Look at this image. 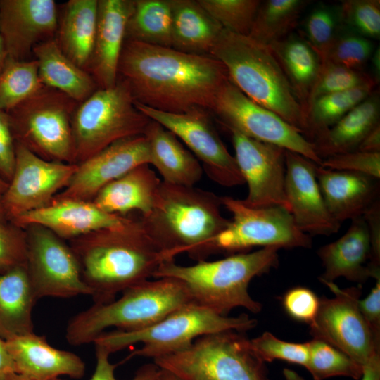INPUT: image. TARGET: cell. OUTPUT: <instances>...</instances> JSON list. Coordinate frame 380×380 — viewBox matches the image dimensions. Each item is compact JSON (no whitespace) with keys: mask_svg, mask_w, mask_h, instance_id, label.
I'll return each instance as SVG.
<instances>
[{"mask_svg":"<svg viewBox=\"0 0 380 380\" xmlns=\"http://www.w3.org/2000/svg\"><path fill=\"white\" fill-rule=\"evenodd\" d=\"M118 77L127 84L135 102L175 113L194 109L210 113L229 80L224 64L211 56L133 41H125Z\"/></svg>","mask_w":380,"mask_h":380,"instance_id":"6da1fadb","label":"cell"},{"mask_svg":"<svg viewBox=\"0 0 380 380\" xmlns=\"http://www.w3.org/2000/svg\"><path fill=\"white\" fill-rule=\"evenodd\" d=\"M82 278L96 303H107L125 290L153 278L166 261L139 218L68 241Z\"/></svg>","mask_w":380,"mask_h":380,"instance_id":"7a4b0ae2","label":"cell"},{"mask_svg":"<svg viewBox=\"0 0 380 380\" xmlns=\"http://www.w3.org/2000/svg\"><path fill=\"white\" fill-rule=\"evenodd\" d=\"M278 247H265L253 252L231 254L224 258L197 261L192 265L177 264L174 260L162 262L153 278L170 277L182 281L194 303L222 315L236 308L253 313L262 305L249 294L251 280L279 265Z\"/></svg>","mask_w":380,"mask_h":380,"instance_id":"3957f363","label":"cell"},{"mask_svg":"<svg viewBox=\"0 0 380 380\" xmlns=\"http://www.w3.org/2000/svg\"><path fill=\"white\" fill-rule=\"evenodd\" d=\"M213 192L161 180L152 208L139 219L168 261L182 253L190 257L226 228L229 220Z\"/></svg>","mask_w":380,"mask_h":380,"instance_id":"277c9868","label":"cell"},{"mask_svg":"<svg viewBox=\"0 0 380 380\" xmlns=\"http://www.w3.org/2000/svg\"><path fill=\"white\" fill-rule=\"evenodd\" d=\"M210 56L224 64L229 80L243 94L304 136L303 109L269 46L223 29Z\"/></svg>","mask_w":380,"mask_h":380,"instance_id":"5b68a950","label":"cell"},{"mask_svg":"<svg viewBox=\"0 0 380 380\" xmlns=\"http://www.w3.org/2000/svg\"><path fill=\"white\" fill-rule=\"evenodd\" d=\"M107 303H94L73 316L65 329L72 346L93 343L108 328L134 331L146 329L177 308L193 302L185 284L170 277L148 279Z\"/></svg>","mask_w":380,"mask_h":380,"instance_id":"8992f818","label":"cell"},{"mask_svg":"<svg viewBox=\"0 0 380 380\" xmlns=\"http://www.w3.org/2000/svg\"><path fill=\"white\" fill-rule=\"evenodd\" d=\"M256 324L257 320L246 314L222 316L191 302L146 329L105 331L93 343L110 354L139 343L141 348L132 352L125 361L134 357L155 360L184 350L203 336L227 330L244 332Z\"/></svg>","mask_w":380,"mask_h":380,"instance_id":"52a82bcc","label":"cell"},{"mask_svg":"<svg viewBox=\"0 0 380 380\" xmlns=\"http://www.w3.org/2000/svg\"><path fill=\"white\" fill-rule=\"evenodd\" d=\"M150 121L137 108L127 84L118 77L114 86L99 88L79 103L74 111L72 130L75 164L118 140L144 135Z\"/></svg>","mask_w":380,"mask_h":380,"instance_id":"ba28073f","label":"cell"},{"mask_svg":"<svg viewBox=\"0 0 380 380\" xmlns=\"http://www.w3.org/2000/svg\"><path fill=\"white\" fill-rule=\"evenodd\" d=\"M235 330L203 336L186 350L153 360L182 380H270L250 339Z\"/></svg>","mask_w":380,"mask_h":380,"instance_id":"9c48e42d","label":"cell"},{"mask_svg":"<svg viewBox=\"0 0 380 380\" xmlns=\"http://www.w3.org/2000/svg\"><path fill=\"white\" fill-rule=\"evenodd\" d=\"M220 201L232 219L224 229L189 257L196 262L211 255L243 253L256 246L311 248V236L300 230L286 208H251L241 200L227 196H220Z\"/></svg>","mask_w":380,"mask_h":380,"instance_id":"30bf717a","label":"cell"},{"mask_svg":"<svg viewBox=\"0 0 380 380\" xmlns=\"http://www.w3.org/2000/svg\"><path fill=\"white\" fill-rule=\"evenodd\" d=\"M78 103L42 86L6 111L15 142L46 160L75 164L72 118Z\"/></svg>","mask_w":380,"mask_h":380,"instance_id":"8fae6325","label":"cell"},{"mask_svg":"<svg viewBox=\"0 0 380 380\" xmlns=\"http://www.w3.org/2000/svg\"><path fill=\"white\" fill-rule=\"evenodd\" d=\"M210 113L228 131L297 153L319 165L322 161L299 130L250 99L230 80L218 92Z\"/></svg>","mask_w":380,"mask_h":380,"instance_id":"7c38bea8","label":"cell"},{"mask_svg":"<svg viewBox=\"0 0 380 380\" xmlns=\"http://www.w3.org/2000/svg\"><path fill=\"white\" fill-rule=\"evenodd\" d=\"M24 229L26 267L37 300L91 296L82 278L78 260L66 241L39 224H30Z\"/></svg>","mask_w":380,"mask_h":380,"instance_id":"4fadbf2b","label":"cell"},{"mask_svg":"<svg viewBox=\"0 0 380 380\" xmlns=\"http://www.w3.org/2000/svg\"><path fill=\"white\" fill-rule=\"evenodd\" d=\"M150 120L172 132L201 162L203 171L216 184L233 187L245 184L236 160L222 142L210 117L204 109L175 113L151 108L135 102Z\"/></svg>","mask_w":380,"mask_h":380,"instance_id":"5bb4252c","label":"cell"},{"mask_svg":"<svg viewBox=\"0 0 380 380\" xmlns=\"http://www.w3.org/2000/svg\"><path fill=\"white\" fill-rule=\"evenodd\" d=\"M324 284L335 296L319 298L317 316L310 325V334L363 365L374 353L380 352V344L375 341L359 309L361 289H341L334 282Z\"/></svg>","mask_w":380,"mask_h":380,"instance_id":"9a60e30c","label":"cell"},{"mask_svg":"<svg viewBox=\"0 0 380 380\" xmlns=\"http://www.w3.org/2000/svg\"><path fill=\"white\" fill-rule=\"evenodd\" d=\"M77 169L76 164L46 160L15 142V169L2 198L7 220L50 205Z\"/></svg>","mask_w":380,"mask_h":380,"instance_id":"2e32d148","label":"cell"},{"mask_svg":"<svg viewBox=\"0 0 380 380\" xmlns=\"http://www.w3.org/2000/svg\"><path fill=\"white\" fill-rule=\"evenodd\" d=\"M229 132L234 157L248 188L242 202L251 208L281 206L289 210L285 194L286 149Z\"/></svg>","mask_w":380,"mask_h":380,"instance_id":"e0dca14e","label":"cell"},{"mask_svg":"<svg viewBox=\"0 0 380 380\" xmlns=\"http://www.w3.org/2000/svg\"><path fill=\"white\" fill-rule=\"evenodd\" d=\"M149 163L148 142L144 135L118 140L77 165L67 186L53 200L92 201L106 185Z\"/></svg>","mask_w":380,"mask_h":380,"instance_id":"ac0fdd59","label":"cell"},{"mask_svg":"<svg viewBox=\"0 0 380 380\" xmlns=\"http://www.w3.org/2000/svg\"><path fill=\"white\" fill-rule=\"evenodd\" d=\"M58 15L53 0H0V34L7 57L29 60L37 45L55 39Z\"/></svg>","mask_w":380,"mask_h":380,"instance_id":"d6986e66","label":"cell"},{"mask_svg":"<svg viewBox=\"0 0 380 380\" xmlns=\"http://www.w3.org/2000/svg\"><path fill=\"white\" fill-rule=\"evenodd\" d=\"M285 194L289 211L303 233L330 236L341 224L330 215L317 177V164L297 153L286 150Z\"/></svg>","mask_w":380,"mask_h":380,"instance_id":"ffe728a7","label":"cell"},{"mask_svg":"<svg viewBox=\"0 0 380 380\" xmlns=\"http://www.w3.org/2000/svg\"><path fill=\"white\" fill-rule=\"evenodd\" d=\"M129 216L108 213L91 201L53 200L43 208L25 213L11 222L24 229L43 226L65 241L125 223Z\"/></svg>","mask_w":380,"mask_h":380,"instance_id":"44dd1931","label":"cell"},{"mask_svg":"<svg viewBox=\"0 0 380 380\" xmlns=\"http://www.w3.org/2000/svg\"><path fill=\"white\" fill-rule=\"evenodd\" d=\"M134 0H98L94 50L87 72L99 89L114 86Z\"/></svg>","mask_w":380,"mask_h":380,"instance_id":"7402d4cb","label":"cell"},{"mask_svg":"<svg viewBox=\"0 0 380 380\" xmlns=\"http://www.w3.org/2000/svg\"><path fill=\"white\" fill-rule=\"evenodd\" d=\"M4 341L16 373L39 380L84 374L85 364L77 355L52 347L44 336L31 332Z\"/></svg>","mask_w":380,"mask_h":380,"instance_id":"603a6c76","label":"cell"},{"mask_svg":"<svg viewBox=\"0 0 380 380\" xmlns=\"http://www.w3.org/2000/svg\"><path fill=\"white\" fill-rule=\"evenodd\" d=\"M315 173L327 208L340 224L363 216L379 199L377 179L361 173L329 170L319 165Z\"/></svg>","mask_w":380,"mask_h":380,"instance_id":"cb8c5ba5","label":"cell"},{"mask_svg":"<svg viewBox=\"0 0 380 380\" xmlns=\"http://www.w3.org/2000/svg\"><path fill=\"white\" fill-rule=\"evenodd\" d=\"M350 221L342 236L317 251L324 267L319 277L322 283L334 282L337 278L344 277L361 284L372 277L368 267L371 246L367 222L363 216Z\"/></svg>","mask_w":380,"mask_h":380,"instance_id":"d4e9b609","label":"cell"},{"mask_svg":"<svg viewBox=\"0 0 380 380\" xmlns=\"http://www.w3.org/2000/svg\"><path fill=\"white\" fill-rule=\"evenodd\" d=\"M144 135L148 142L149 165L156 168L163 182L195 186L201 179L203 169L201 163L172 132L151 120Z\"/></svg>","mask_w":380,"mask_h":380,"instance_id":"484cf974","label":"cell"},{"mask_svg":"<svg viewBox=\"0 0 380 380\" xmlns=\"http://www.w3.org/2000/svg\"><path fill=\"white\" fill-rule=\"evenodd\" d=\"M160 182L148 164L141 165L106 185L91 201L108 213L125 216L137 210L144 216L152 208Z\"/></svg>","mask_w":380,"mask_h":380,"instance_id":"4316f807","label":"cell"},{"mask_svg":"<svg viewBox=\"0 0 380 380\" xmlns=\"http://www.w3.org/2000/svg\"><path fill=\"white\" fill-rule=\"evenodd\" d=\"M98 0H69L58 15L55 39L63 53L87 71L94 46Z\"/></svg>","mask_w":380,"mask_h":380,"instance_id":"83f0119b","label":"cell"},{"mask_svg":"<svg viewBox=\"0 0 380 380\" xmlns=\"http://www.w3.org/2000/svg\"><path fill=\"white\" fill-rule=\"evenodd\" d=\"M379 118V91L375 89L312 142L317 155L323 160L331 156L357 151L367 134L380 125Z\"/></svg>","mask_w":380,"mask_h":380,"instance_id":"f1b7e54d","label":"cell"},{"mask_svg":"<svg viewBox=\"0 0 380 380\" xmlns=\"http://www.w3.org/2000/svg\"><path fill=\"white\" fill-rule=\"evenodd\" d=\"M32 54L44 86L56 89L77 103L99 89L92 76L67 57L55 39L37 45Z\"/></svg>","mask_w":380,"mask_h":380,"instance_id":"f546056e","label":"cell"},{"mask_svg":"<svg viewBox=\"0 0 380 380\" xmlns=\"http://www.w3.org/2000/svg\"><path fill=\"white\" fill-rule=\"evenodd\" d=\"M37 300L26 264L0 273V336L4 340L33 332Z\"/></svg>","mask_w":380,"mask_h":380,"instance_id":"4dcf8cb0","label":"cell"},{"mask_svg":"<svg viewBox=\"0 0 380 380\" xmlns=\"http://www.w3.org/2000/svg\"><path fill=\"white\" fill-rule=\"evenodd\" d=\"M172 48L210 56L223 28L198 0H170Z\"/></svg>","mask_w":380,"mask_h":380,"instance_id":"1f68e13d","label":"cell"},{"mask_svg":"<svg viewBox=\"0 0 380 380\" xmlns=\"http://www.w3.org/2000/svg\"><path fill=\"white\" fill-rule=\"evenodd\" d=\"M269 47L302 106L305 118L308 99L319 69L318 56L301 35L291 34Z\"/></svg>","mask_w":380,"mask_h":380,"instance_id":"d6a6232c","label":"cell"},{"mask_svg":"<svg viewBox=\"0 0 380 380\" xmlns=\"http://www.w3.org/2000/svg\"><path fill=\"white\" fill-rule=\"evenodd\" d=\"M125 41L172 48L170 0H134Z\"/></svg>","mask_w":380,"mask_h":380,"instance_id":"836d02e7","label":"cell"},{"mask_svg":"<svg viewBox=\"0 0 380 380\" xmlns=\"http://www.w3.org/2000/svg\"><path fill=\"white\" fill-rule=\"evenodd\" d=\"M376 86L373 81L315 99L306 110L304 137L312 143L369 96Z\"/></svg>","mask_w":380,"mask_h":380,"instance_id":"e575fe53","label":"cell"},{"mask_svg":"<svg viewBox=\"0 0 380 380\" xmlns=\"http://www.w3.org/2000/svg\"><path fill=\"white\" fill-rule=\"evenodd\" d=\"M309 0H267L261 1L248 36L265 45L291 34Z\"/></svg>","mask_w":380,"mask_h":380,"instance_id":"d590c367","label":"cell"},{"mask_svg":"<svg viewBox=\"0 0 380 380\" xmlns=\"http://www.w3.org/2000/svg\"><path fill=\"white\" fill-rule=\"evenodd\" d=\"M43 85L37 61L7 57L0 72V109L8 111Z\"/></svg>","mask_w":380,"mask_h":380,"instance_id":"8d00e7d4","label":"cell"},{"mask_svg":"<svg viewBox=\"0 0 380 380\" xmlns=\"http://www.w3.org/2000/svg\"><path fill=\"white\" fill-rule=\"evenodd\" d=\"M309 358L305 368L314 380L347 376L357 380L362 374L360 365L341 350L317 338L308 342Z\"/></svg>","mask_w":380,"mask_h":380,"instance_id":"74e56055","label":"cell"},{"mask_svg":"<svg viewBox=\"0 0 380 380\" xmlns=\"http://www.w3.org/2000/svg\"><path fill=\"white\" fill-rule=\"evenodd\" d=\"M201 6L222 26L232 33L248 36L259 0H198Z\"/></svg>","mask_w":380,"mask_h":380,"instance_id":"f35d334b","label":"cell"},{"mask_svg":"<svg viewBox=\"0 0 380 380\" xmlns=\"http://www.w3.org/2000/svg\"><path fill=\"white\" fill-rule=\"evenodd\" d=\"M342 27L338 8L320 4L312 9L305 19L301 36L322 62Z\"/></svg>","mask_w":380,"mask_h":380,"instance_id":"ab89813d","label":"cell"},{"mask_svg":"<svg viewBox=\"0 0 380 380\" xmlns=\"http://www.w3.org/2000/svg\"><path fill=\"white\" fill-rule=\"evenodd\" d=\"M373 81L376 82L372 76L362 70L347 68L329 61L322 62L308 99L306 110L319 96L351 89Z\"/></svg>","mask_w":380,"mask_h":380,"instance_id":"60d3db41","label":"cell"},{"mask_svg":"<svg viewBox=\"0 0 380 380\" xmlns=\"http://www.w3.org/2000/svg\"><path fill=\"white\" fill-rule=\"evenodd\" d=\"M338 11L342 26L371 40L379 39V0L343 1Z\"/></svg>","mask_w":380,"mask_h":380,"instance_id":"b9f144b4","label":"cell"},{"mask_svg":"<svg viewBox=\"0 0 380 380\" xmlns=\"http://www.w3.org/2000/svg\"><path fill=\"white\" fill-rule=\"evenodd\" d=\"M374 50L371 39L351 31L343 33L341 31L322 62L329 61L347 68L362 70Z\"/></svg>","mask_w":380,"mask_h":380,"instance_id":"7bdbcfd3","label":"cell"},{"mask_svg":"<svg viewBox=\"0 0 380 380\" xmlns=\"http://www.w3.org/2000/svg\"><path fill=\"white\" fill-rule=\"evenodd\" d=\"M250 343L255 354L263 362L281 360L305 367L308 364V342H288L277 338L270 332H264L261 336L250 339Z\"/></svg>","mask_w":380,"mask_h":380,"instance_id":"ee69618b","label":"cell"},{"mask_svg":"<svg viewBox=\"0 0 380 380\" xmlns=\"http://www.w3.org/2000/svg\"><path fill=\"white\" fill-rule=\"evenodd\" d=\"M26 256L25 229L11 222H0V273L26 264Z\"/></svg>","mask_w":380,"mask_h":380,"instance_id":"f6af8a7d","label":"cell"},{"mask_svg":"<svg viewBox=\"0 0 380 380\" xmlns=\"http://www.w3.org/2000/svg\"><path fill=\"white\" fill-rule=\"evenodd\" d=\"M320 166L332 170L361 173L379 179L380 153L355 151L337 154L324 158Z\"/></svg>","mask_w":380,"mask_h":380,"instance_id":"bcb514c9","label":"cell"},{"mask_svg":"<svg viewBox=\"0 0 380 380\" xmlns=\"http://www.w3.org/2000/svg\"><path fill=\"white\" fill-rule=\"evenodd\" d=\"M282 306L292 319L310 325L319 307V298L310 289L296 286L288 290L281 299Z\"/></svg>","mask_w":380,"mask_h":380,"instance_id":"7dc6e473","label":"cell"},{"mask_svg":"<svg viewBox=\"0 0 380 380\" xmlns=\"http://www.w3.org/2000/svg\"><path fill=\"white\" fill-rule=\"evenodd\" d=\"M96 367L90 380H119L115 376L117 364L110 361V354L105 349L95 346ZM160 368L155 363H148L140 367L134 376L128 380H153Z\"/></svg>","mask_w":380,"mask_h":380,"instance_id":"c3c4849f","label":"cell"},{"mask_svg":"<svg viewBox=\"0 0 380 380\" xmlns=\"http://www.w3.org/2000/svg\"><path fill=\"white\" fill-rule=\"evenodd\" d=\"M15 164V141L7 112L0 109V179L9 183Z\"/></svg>","mask_w":380,"mask_h":380,"instance_id":"681fc988","label":"cell"},{"mask_svg":"<svg viewBox=\"0 0 380 380\" xmlns=\"http://www.w3.org/2000/svg\"><path fill=\"white\" fill-rule=\"evenodd\" d=\"M363 217L367 222L370 246L371 258L369 263L372 277L380 279V201L376 200L365 212Z\"/></svg>","mask_w":380,"mask_h":380,"instance_id":"f907efd6","label":"cell"},{"mask_svg":"<svg viewBox=\"0 0 380 380\" xmlns=\"http://www.w3.org/2000/svg\"><path fill=\"white\" fill-rule=\"evenodd\" d=\"M360 312L377 343L380 344V279L363 299L359 300Z\"/></svg>","mask_w":380,"mask_h":380,"instance_id":"816d5d0a","label":"cell"},{"mask_svg":"<svg viewBox=\"0 0 380 380\" xmlns=\"http://www.w3.org/2000/svg\"><path fill=\"white\" fill-rule=\"evenodd\" d=\"M362 367L361 380H380V352L374 353ZM284 374L287 380H302L296 373L289 369L284 371Z\"/></svg>","mask_w":380,"mask_h":380,"instance_id":"f5cc1de1","label":"cell"},{"mask_svg":"<svg viewBox=\"0 0 380 380\" xmlns=\"http://www.w3.org/2000/svg\"><path fill=\"white\" fill-rule=\"evenodd\" d=\"M357 151L380 153V125L374 127L362 141Z\"/></svg>","mask_w":380,"mask_h":380,"instance_id":"db71d44e","label":"cell"},{"mask_svg":"<svg viewBox=\"0 0 380 380\" xmlns=\"http://www.w3.org/2000/svg\"><path fill=\"white\" fill-rule=\"evenodd\" d=\"M15 372L13 362L7 350L4 340L0 336V380Z\"/></svg>","mask_w":380,"mask_h":380,"instance_id":"11a10c76","label":"cell"},{"mask_svg":"<svg viewBox=\"0 0 380 380\" xmlns=\"http://www.w3.org/2000/svg\"><path fill=\"white\" fill-rule=\"evenodd\" d=\"M373 70V78L378 84L380 80V48L375 49L370 58Z\"/></svg>","mask_w":380,"mask_h":380,"instance_id":"9f6ffc18","label":"cell"},{"mask_svg":"<svg viewBox=\"0 0 380 380\" xmlns=\"http://www.w3.org/2000/svg\"><path fill=\"white\" fill-rule=\"evenodd\" d=\"M8 183L0 179V222H9L7 220L2 207L3 196L7 189Z\"/></svg>","mask_w":380,"mask_h":380,"instance_id":"6f0895ef","label":"cell"},{"mask_svg":"<svg viewBox=\"0 0 380 380\" xmlns=\"http://www.w3.org/2000/svg\"><path fill=\"white\" fill-rule=\"evenodd\" d=\"M2 380H39V379H32L27 376L16 373V372H13L6 376ZM47 380H65V379H63L59 377V378H55V379H47Z\"/></svg>","mask_w":380,"mask_h":380,"instance_id":"680465c9","label":"cell"},{"mask_svg":"<svg viewBox=\"0 0 380 380\" xmlns=\"http://www.w3.org/2000/svg\"><path fill=\"white\" fill-rule=\"evenodd\" d=\"M153 380H182L175 374L160 368L159 372Z\"/></svg>","mask_w":380,"mask_h":380,"instance_id":"91938a15","label":"cell"},{"mask_svg":"<svg viewBox=\"0 0 380 380\" xmlns=\"http://www.w3.org/2000/svg\"><path fill=\"white\" fill-rule=\"evenodd\" d=\"M7 58V54L4 48V45L0 34V72L4 66L5 61Z\"/></svg>","mask_w":380,"mask_h":380,"instance_id":"94428289","label":"cell"}]
</instances>
